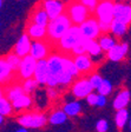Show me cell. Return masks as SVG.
<instances>
[{
    "label": "cell",
    "instance_id": "4316f807",
    "mask_svg": "<svg viewBox=\"0 0 131 132\" xmlns=\"http://www.w3.org/2000/svg\"><path fill=\"white\" fill-rule=\"evenodd\" d=\"M13 112V105L12 103L4 96V92L1 93V98H0V116H10Z\"/></svg>",
    "mask_w": 131,
    "mask_h": 132
},
{
    "label": "cell",
    "instance_id": "8992f818",
    "mask_svg": "<svg viewBox=\"0 0 131 132\" xmlns=\"http://www.w3.org/2000/svg\"><path fill=\"white\" fill-rule=\"evenodd\" d=\"M95 15L99 22L111 24L115 20V3L109 0L99 1L98 6L96 8Z\"/></svg>",
    "mask_w": 131,
    "mask_h": 132
},
{
    "label": "cell",
    "instance_id": "e575fe53",
    "mask_svg": "<svg viewBox=\"0 0 131 132\" xmlns=\"http://www.w3.org/2000/svg\"><path fill=\"white\" fill-rule=\"evenodd\" d=\"M87 78H89V80H90L93 90H96V91L98 90V87L101 86V84L103 82V80H104V78L98 73H92V74H90Z\"/></svg>",
    "mask_w": 131,
    "mask_h": 132
},
{
    "label": "cell",
    "instance_id": "277c9868",
    "mask_svg": "<svg viewBox=\"0 0 131 132\" xmlns=\"http://www.w3.org/2000/svg\"><path fill=\"white\" fill-rule=\"evenodd\" d=\"M66 14L74 26H80L90 18V11L82 4V1L70 3L66 7Z\"/></svg>",
    "mask_w": 131,
    "mask_h": 132
},
{
    "label": "cell",
    "instance_id": "603a6c76",
    "mask_svg": "<svg viewBox=\"0 0 131 132\" xmlns=\"http://www.w3.org/2000/svg\"><path fill=\"white\" fill-rule=\"evenodd\" d=\"M12 73H13V70L11 69V66L7 64L5 58H1V60H0V80H1V84H5L6 81H8Z\"/></svg>",
    "mask_w": 131,
    "mask_h": 132
},
{
    "label": "cell",
    "instance_id": "6da1fadb",
    "mask_svg": "<svg viewBox=\"0 0 131 132\" xmlns=\"http://www.w3.org/2000/svg\"><path fill=\"white\" fill-rule=\"evenodd\" d=\"M72 26L73 24L66 13L58 16L57 19L51 20L47 26V40L50 43H58Z\"/></svg>",
    "mask_w": 131,
    "mask_h": 132
},
{
    "label": "cell",
    "instance_id": "836d02e7",
    "mask_svg": "<svg viewBox=\"0 0 131 132\" xmlns=\"http://www.w3.org/2000/svg\"><path fill=\"white\" fill-rule=\"evenodd\" d=\"M38 85H39V84L37 82V80L34 79V78H31V79L24 80L21 86H22V88H24L25 93H26V94H31L33 91L38 87Z\"/></svg>",
    "mask_w": 131,
    "mask_h": 132
},
{
    "label": "cell",
    "instance_id": "f35d334b",
    "mask_svg": "<svg viewBox=\"0 0 131 132\" xmlns=\"http://www.w3.org/2000/svg\"><path fill=\"white\" fill-rule=\"evenodd\" d=\"M86 102H87V104L90 105V106H97V102H98V93L92 92V93L86 98Z\"/></svg>",
    "mask_w": 131,
    "mask_h": 132
},
{
    "label": "cell",
    "instance_id": "2e32d148",
    "mask_svg": "<svg viewBox=\"0 0 131 132\" xmlns=\"http://www.w3.org/2000/svg\"><path fill=\"white\" fill-rule=\"evenodd\" d=\"M129 45L128 43H122V44H117L112 50H110L107 52L106 57L109 60L111 61H120L123 60L125 54L128 53Z\"/></svg>",
    "mask_w": 131,
    "mask_h": 132
},
{
    "label": "cell",
    "instance_id": "7a4b0ae2",
    "mask_svg": "<svg viewBox=\"0 0 131 132\" xmlns=\"http://www.w3.org/2000/svg\"><path fill=\"white\" fill-rule=\"evenodd\" d=\"M49 64V79H47V87L56 88L59 86V77L64 72L63 67V55H59L57 53H52L47 58Z\"/></svg>",
    "mask_w": 131,
    "mask_h": 132
},
{
    "label": "cell",
    "instance_id": "d4e9b609",
    "mask_svg": "<svg viewBox=\"0 0 131 132\" xmlns=\"http://www.w3.org/2000/svg\"><path fill=\"white\" fill-rule=\"evenodd\" d=\"M63 111L67 114V117H76L82 111V105L79 102H68L63 106Z\"/></svg>",
    "mask_w": 131,
    "mask_h": 132
},
{
    "label": "cell",
    "instance_id": "ba28073f",
    "mask_svg": "<svg viewBox=\"0 0 131 132\" xmlns=\"http://www.w3.org/2000/svg\"><path fill=\"white\" fill-rule=\"evenodd\" d=\"M93 92V87L91 85L89 78H79L76 81H73L71 86V93L77 99H86Z\"/></svg>",
    "mask_w": 131,
    "mask_h": 132
},
{
    "label": "cell",
    "instance_id": "60d3db41",
    "mask_svg": "<svg viewBox=\"0 0 131 132\" xmlns=\"http://www.w3.org/2000/svg\"><path fill=\"white\" fill-rule=\"evenodd\" d=\"M106 97L98 94V102H97V107H104L106 105Z\"/></svg>",
    "mask_w": 131,
    "mask_h": 132
},
{
    "label": "cell",
    "instance_id": "f6af8a7d",
    "mask_svg": "<svg viewBox=\"0 0 131 132\" xmlns=\"http://www.w3.org/2000/svg\"><path fill=\"white\" fill-rule=\"evenodd\" d=\"M129 124H130V129H131V118H130V123H129Z\"/></svg>",
    "mask_w": 131,
    "mask_h": 132
},
{
    "label": "cell",
    "instance_id": "d6a6232c",
    "mask_svg": "<svg viewBox=\"0 0 131 132\" xmlns=\"http://www.w3.org/2000/svg\"><path fill=\"white\" fill-rule=\"evenodd\" d=\"M112 90H113V86H112V82L109 79H104L103 82L101 84V86L97 90V93L101 94V96L107 97L109 94H111Z\"/></svg>",
    "mask_w": 131,
    "mask_h": 132
},
{
    "label": "cell",
    "instance_id": "74e56055",
    "mask_svg": "<svg viewBox=\"0 0 131 132\" xmlns=\"http://www.w3.org/2000/svg\"><path fill=\"white\" fill-rule=\"evenodd\" d=\"M96 130L97 132H106L109 130V124L105 119H99L96 124Z\"/></svg>",
    "mask_w": 131,
    "mask_h": 132
},
{
    "label": "cell",
    "instance_id": "ffe728a7",
    "mask_svg": "<svg viewBox=\"0 0 131 132\" xmlns=\"http://www.w3.org/2000/svg\"><path fill=\"white\" fill-rule=\"evenodd\" d=\"M12 105H13V110L16 111L26 110V109H30L32 105V98L30 94L24 93L19 98H17L14 102H12Z\"/></svg>",
    "mask_w": 131,
    "mask_h": 132
},
{
    "label": "cell",
    "instance_id": "8fae6325",
    "mask_svg": "<svg viewBox=\"0 0 131 132\" xmlns=\"http://www.w3.org/2000/svg\"><path fill=\"white\" fill-rule=\"evenodd\" d=\"M41 5H43L44 10L46 11L50 20H55L58 16L66 13V5L58 0H46Z\"/></svg>",
    "mask_w": 131,
    "mask_h": 132
},
{
    "label": "cell",
    "instance_id": "9c48e42d",
    "mask_svg": "<svg viewBox=\"0 0 131 132\" xmlns=\"http://www.w3.org/2000/svg\"><path fill=\"white\" fill-rule=\"evenodd\" d=\"M37 63L38 61L34 58L31 57V55L22 58L21 65H20V69L18 71V76H19V78L22 81L34 77V72H36V69H37Z\"/></svg>",
    "mask_w": 131,
    "mask_h": 132
},
{
    "label": "cell",
    "instance_id": "ac0fdd59",
    "mask_svg": "<svg viewBox=\"0 0 131 132\" xmlns=\"http://www.w3.org/2000/svg\"><path fill=\"white\" fill-rule=\"evenodd\" d=\"M130 99H131V93L130 91L128 90H122L118 92V94L113 99V109L116 111H120V110H125L126 106L129 105L130 103Z\"/></svg>",
    "mask_w": 131,
    "mask_h": 132
},
{
    "label": "cell",
    "instance_id": "44dd1931",
    "mask_svg": "<svg viewBox=\"0 0 131 132\" xmlns=\"http://www.w3.org/2000/svg\"><path fill=\"white\" fill-rule=\"evenodd\" d=\"M97 41H98L99 46L102 47V50H103V51H105L106 53L118 44L117 40H116L113 37L109 36V34H102V36L98 38V40H97Z\"/></svg>",
    "mask_w": 131,
    "mask_h": 132
},
{
    "label": "cell",
    "instance_id": "e0dca14e",
    "mask_svg": "<svg viewBox=\"0 0 131 132\" xmlns=\"http://www.w3.org/2000/svg\"><path fill=\"white\" fill-rule=\"evenodd\" d=\"M26 34L33 41L44 40V39H47V28L36 24H30L26 30Z\"/></svg>",
    "mask_w": 131,
    "mask_h": 132
},
{
    "label": "cell",
    "instance_id": "b9f144b4",
    "mask_svg": "<svg viewBox=\"0 0 131 132\" xmlns=\"http://www.w3.org/2000/svg\"><path fill=\"white\" fill-rule=\"evenodd\" d=\"M47 96H49L51 99H55L56 97L58 96L57 90H56V88H51V87H49V88H47Z\"/></svg>",
    "mask_w": 131,
    "mask_h": 132
},
{
    "label": "cell",
    "instance_id": "1f68e13d",
    "mask_svg": "<svg viewBox=\"0 0 131 132\" xmlns=\"http://www.w3.org/2000/svg\"><path fill=\"white\" fill-rule=\"evenodd\" d=\"M87 44H89V40L86 39H82V40L76 45L73 50H72V55L73 57H78V55H84L87 54Z\"/></svg>",
    "mask_w": 131,
    "mask_h": 132
},
{
    "label": "cell",
    "instance_id": "5b68a950",
    "mask_svg": "<svg viewBox=\"0 0 131 132\" xmlns=\"http://www.w3.org/2000/svg\"><path fill=\"white\" fill-rule=\"evenodd\" d=\"M18 124L21 127L25 129H40V127L45 126L46 123H49V117H46L43 113H24V114L19 116L18 118Z\"/></svg>",
    "mask_w": 131,
    "mask_h": 132
},
{
    "label": "cell",
    "instance_id": "d590c367",
    "mask_svg": "<svg viewBox=\"0 0 131 132\" xmlns=\"http://www.w3.org/2000/svg\"><path fill=\"white\" fill-rule=\"evenodd\" d=\"M72 81H73V77H72L70 73H67V72L64 71L63 73L60 74L59 77V86H61V87H66V86L71 85Z\"/></svg>",
    "mask_w": 131,
    "mask_h": 132
},
{
    "label": "cell",
    "instance_id": "83f0119b",
    "mask_svg": "<svg viewBox=\"0 0 131 132\" xmlns=\"http://www.w3.org/2000/svg\"><path fill=\"white\" fill-rule=\"evenodd\" d=\"M128 31V25H124L122 22L113 20L111 22V33L116 38H122Z\"/></svg>",
    "mask_w": 131,
    "mask_h": 132
},
{
    "label": "cell",
    "instance_id": "f1b7e54d",
    "mask_svg": "<svg viewBox=\"0 0 131 132\" xmlns=\"http://www.w3.org/2000/svg\"><path fill=\"white\" fill-rule=\"evenodd\" d=\"M6 59V61H7V64L10 66H11V69L13 70V71H19L20 69V65H21V58L18 57V55L16 54L14 52H10L6 57H4Z\"/></svg>",
    "mask_w": 131,
    "mask_h": 132
},
{
    "label": "cell",
    "instance_id": "8d00e7d4",
    "mask_svg": "<svg viewBox=\"0 0 131 132\" xmlns=\"http://www.w3.org/2000/svg\"><path fill=\"white\" fill-rule=\"evenodd\" d=\"M82 4L90 11V13H95L99 1H97V0H82Z\"/></svg>",
    "mask_w": 131,
    "mask_h": 132
},
{
    "label": "cell",
    "instance_id": "9a60e30c",
    "mask_svg": "<svg viewBox=\"0 0 131 132\" xmlns=\"http://www.w3.org/2000/svg\"><path fill=\"white\" fill-rule=\"evenodd\" d=\"M49 64H47V59L44 60H39L37 63V69L34 72V79L37 80L39 85H47V79H49Z\"/></svg>",
    "mask_w": 131,
    "mask_h": 132
},
{
    "label": "cell",
    "instance_id": "30bf717a",
    "mask_svg": "<svg viewBox=\"0 0 131 132\" xmlns=\"http://www.w3.org/2000/svg\"><path fill=\"white\" fill-rule=\"evenodd\" d=\"M50 41L45 40H39V41H32V47H31V52L30 55L32 58H34L37 61L44 60L51 55L50 51Z\"/></svg>",
    "mask_w": 131,
    "mask_h": 132
},
{
    "label": "cell",
    "instance_id": "5bb4252c",
    "mask_svg": "<svg viewBox=\"0 0 131 132\" xmlns=\"http://www.w3.org/2000/svg\"><path fill=\"white\" fill-rule=\"evenodd\" d=\"M73 60H74V64H76L78 71H79V73L87 74V73H90L93 70V67H95V61L92 60V58L89 54L73 57Z\"/></svg>",
    "mask_w": 131,
    "mask_h": 132
},
{
    "label": "cell",
    "instance_id": "ee69618b",
    "mask_svg": "<svg viewBox=\"0 0 131 132\" xmlns=\"http://www.w3.org/2000/svg\"><path fill=\"white\" fill-rule=\"evenodd\" d=\"M4 123V117L3 116H0V124H3Z\"/></svg>",
    "mask_w": 131,
    "mask_h": 132
},
{
    "label": "cell",
    "instance_id": "ab89813d",
    "mask_svg": "<svg viewBox=\"0 0 131 132\" xmlns=\"http://www.w3.org/2000/svg\"><path fill=\"white\" fill-rule=\"evenodd\" d=\"M99 28H101L102 34H107L111 32V24H106V22H99Z\"/></svg>",
    "mask_w": 131,
    "mask_h": 132
},
{
    "label": "cell",
    "instance_id": "7402d4cb",
    "mask_svg": "<svg viewBox=\"0 0 131 132\" xmlns=\"http://www.w3.org/2000/svg\"><path fill=\"white\" fill-rule=\"evenodd\" d=\"M63 67H64V71L70 73L73 78L79 77V71L77 69L76 64H74L73 58L68 57V55H64L63 57Z\"/></svg>",
    "mask_w": 131,
    "mask_h": 132
},
{
    "label": "cell",
    "instance_id": "3957f363",
    "mask_svg": "<svg viewBox=\"0 0 131 132\" xmlns=\"http://www.w3.org/2000/svg\"><path fill=\"white\" fill-rule=\"evenodd\" d=\"M82 39H84V38H83L80 27L73 25V26L67 31V33H66L65 36L57 43V46L61 52H64V53L70 52L71 53L72 50L76 47V45L78 44Z\"/></svg>",
    "mask_w": 131,
    "mask_h": 132
},
{
    "label": "cell",
    "instance_id": "7bdbcfd3",
    "mask_svg": "<svg viewBox=\"0 0 131 132\" xmlns=\"http://www.w3.org/2000/svg\"><path fill=\"white\" fill-rule=\"evenodd\" d=\"M16 132H28V130L25 129V127H20V129H18Z\"/></svg>",
    "mask_w": 131,
    "mask_h": 132
},
{
    "label": "cell",
    "instance_id": "484cf974",
    "mask_svg": "<svg viewBox=\"0 0 131 132\" xmlns=\"http://www.w3.org/2000/svg\"><path fill=\"white\" fill-rule=\"evenodd\" d=\"M24 92V88L21 85H13L11 87H8L6 91V98L10 100V102H14L17 98H19L20 96H22Z\"/></svg>",
    "mask_w": 131,
    "mask_h": 132
},
{
    "label": "cell",
    "instance_id": "d6986e66",
    "mask_svg": "<svg viewBox=\"0 0 131 132\" xmlns=\"http://www.w3.org/2000/svg\"><path fill=\"white\" fill-rule=\"evenodd\" d=\"M50 21L51 20H50L46 11L44 10V7H37L34 10V12L32 13V15H31V24H36L47 28Z\"/></svg>",
    "mask_w": 131,
    "mask_h": 132
},
{
    "label": "cell",
    "instance_id": "4dcf8cb0",
    "mask_svg": "<svg viewBox=\"0 0 131 132\" xmlns=\"http://www.w3.org/2000/svg\"><path fill=\"white\" fill-rule=\"evenodd\" d=\"M102 47L99 46L98 41L97 40H89L87 44V54L90 55L91 58H96L102 55Z\"/></svg>",
    "mask_w": 131,
    "mask_h": 132
},
{
    "label": "cell",
    "instance_id": "7c38bea8",
    "mask_svg": "<svg viewBox=\"0 0 131 132\" xmlns=\"http://www.w3.org/2000/svg\"><path fill=\"white\" fill-rule=\"evenodd\" d=\"M115 20L124 25L131 24V4L118 1L115 3Z\"/></svg>",
    "mask_w": 131,
    "mask_h": 132
},
{
    "label": "cell",
    "instance_id": "4fadbf2b",
    "mask_svg": "<svg viewBox=\"0 0 131 132\" xmlns=\"http://www.w3.org/2000/svg\"><path fill=\"white\" fill-rule=\"evenodd\" d=\"M31 47H32V39H31L26 33H24V34H21L20 38L17 40V44L14 45L13 52L16 53L18 57H20L22 59V58L30 55Z\"/></svg>",
    "mask_w": 131,
    "mask_h": 132
},
{
    "label": "cell",
    "instance_id": "cb8c5ba5",
    "mask_svg": "<svg viewBox=\"0 0 131 132\" xmlns=\"http://www.w3.org/2000/svg\"><path fill=\"white\" fill-rule=\"evenodd\" d=\"M67 114L61 110H56L49 116V123L52 125H61L67 120Z\"/></svg>",
    "mask_w": 131,
    "mask_h": 132
},
{
    "label": "cell",
    "instance_id": "f546056e",
    "mask_svg": "<svg viewBox=\"0 0 131 132\" xmlns=\"http://www.w3.org/2000/svg\"><path fill=\"white\" fill-rule=\"evenodd\" d=\"M128 120H129V112L126 109L125 110H120V111H117V112H116L115 123H116L118 129H123V127L126 125Z\"/></svg>",
    "mask_w": 131,
    "mask_h": 132
},
{
    "label": "cell",
    "instance_id": "52a82bcc",
    "mask_svg": "<svg viewBox=\"0 0 131 132\" xmlns=\"http://www.w3.org/2000/svg\"><path fill=\"white\" fill-rule=\"evenodd\" d=\"M79 27L82 31L83 38L86 40H98V38L102 36L99 21L96 19V16H90Z\"/></svg>",
    "mask_w": 131,
    "mask_h": 132
}]
</instances>
